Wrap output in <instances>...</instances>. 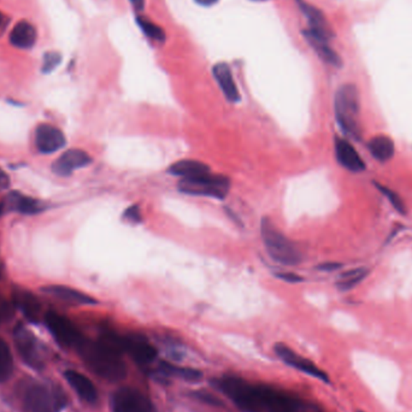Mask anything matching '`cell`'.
<instances>
[{"label":"cell","instance_id":"25","mask_svg":"<svg viewBox=\"0 0 412 412\" xmlns=\"http://www.w3.org/2000/svg\"><path fill=\"white\" fill-rule=\"evenodd\" d=\"M159 373L164 376H174V378L186 380V381H198L201 378V373L199 370L182 368V366H174L168 362H161Z\"/></svg>","mask_w":412,"mask_h":412},{"label":"cell","instance_id":"16","mask_svg":"<svg viewBox=\"0 0 412 412\" xmlns=\"http://www.w3.org/2000/svg\"><path fill=\"white\" fill-rule=\"evenodd\" d=\"M336 157L340 166L352 173H361L366 170V163L348 140L336 138Z\"/></svg>","mask_w":412,"mask_h":412},{"label":"cell","instance_id":"6","mask_svg":"<svg viewBox=\"0 0 412 412\" xmlns=\"http://www.w3.org/2000/svg\"><path fill=\"white\" fill-rule=\"evenodd\" d=\"M231 189V181L223 175H212L206 173L194 178L181 179L179 189L191 196H203L215 199H224Z\"/></svg>","mask_w":412,"mask_h":412},{"label":"cell","instance_id":"41","mask_svg":"<svg viewBox=\"0 0 412 412\" xmlns=\"http://www.w3.org/2000/svg\"><path fill=\"white\" fill-rule=\"evenodd\" d=\"M254 1H264V0H254Z\"/></svg>","mask_w":412,"mask_h":412},{"label":"cell","instance_id":"4","mask_svg":"<svg viewBox=\"0 0 412 412\" xmlns=\"http://www.w3.org/2000/svg\"><path fill=\"white\" fill-rule=\"evenodd\" d=\"M243 412H262L259 386L251 385L243 378L223 376L212 381Z\"/></svg>","mask_w":412,"mask_h":412},{"label":"cell","instance_id":"7","mask_svg":"<svg viewBox=\"0 0 412 412\" xmlns=\"http://www.w3.org/2000/svg\"><path fill=\"white\" fill-rule=\"evenodd\" d=\"M24 405L28 412H59L66 406V398L58 387L33 385L24 396Z\"/></svg>","mask_w":412,"mask_h":412},{"label":"cell","instance_id":"17","mask_svg":"<svg viewBox=\"0 0 412 412\" xmlns=\"http://www.w3.org/2000/svg\"><path fill=\"white\" fill-rule=\"evenodd\" d=\"M212 75L215 77L216 82L220 86L221 91L224 96L231 103H239L241 99L238 86L235 84L233 73L227 63H217L212 68Z\"/></svg>","mask_w":412,"mask_h":412},{"label":"cell","instance_id":"12","mask_svg":"<svg viewBox=\"0 0 412 412\" xmlns=\"http://www.w3.org/2000/svg\"><path fill=\"white\" fill-rule=\"evenodd\" d=\"M14 339L21 358L33 369H43L44 361L39 352L38 341L31 331H27L24 326H17L14 333Z\"/></svg>","mask_w":412,"mask_h":412},{"label":"cell","instance_id":"31","mask_svg":"<svg viewBox=\"0 0 412 412\" xmlns=\"http://www.w3.org/2000/svg\"><path fill=\"white\" fill-rule=\"evenodd\" d=\"M62 61V56L58 52H47L44 56L43 71L44 73H51L56 69L59 63Z\"/></svg>","mask_w":412,"mask_h":412},{"label":"cell","instance_id":"35","mask_svg":"<svg viewBox=\"0 0 412 412\" xmlns=\"http://www.w3.org/2000/svg\"><path fill=\"white\" fill-rule=\"evenodd\" d=\"M341 264L340 263H323L318 266V269L323 270V271H331V270L339 269Z\"/></svg>","mask_w":412,"mask_h":412},{"label":"cell","instance_id":"26","mask_svg":"<svg viewBox=\"0 0 412 412\" xmlns=\"http://www.w3.org/2000/svg\"><path fill=\"white\" fill-rule=\"evenodd\" d=\"M306 39V41L310 44V46L316 51V54L320 56L321 59H323L324 62L331 64V66H336V68H341L343 61H341L339 54H336V51L329 46V44L322 43V41H318V40H315V39Z\"/></svg>","mask_w":412,"mask_h":412},{"label":"cell","instance_id":"10","mask_svg":"<svg viewBox=\"0 0 412 412\" xmlns=\"http://www.w3.org/2000/svg\"><path fill=\"white\" fill-rule=\"evenodd\" d=\"M111 408L114 412H157L145 394L131 387L116 391L111 398Z\"/></svg>","mask_w":412,"mask_h":412},{"label":"cell","instance_id":"8","mask_svg":"<svg viewBox=\"0 0 412 412\" xmlns=\"http://www.w3.org/2000/svg\"><path fill=\"white\" fill-rule=\"evenodd\" d=\"M45 323L54 340L61 346L76 348L77 345L84 340V336L79 329L66 317L57 312H47L45 315Z\"/></svg>","mask_w":412,"mask_h":412},{"label":"cell","instance_id":"9","mask_svg":"<svg viewBox=\"0 0 412 412\" xmlns=\"http://www.w3.org/2000/svg\"><path fill=\"white\" fill-rule=\"evenodd\" d=\"M297 4L308 19V29L303 31L305 38L315 39L322 43L329 44L334 36V33L323 12L316 6L308 4L305 0H297Z\"/></svg>","mask_w":412,"mask_h":412},{"label":"cell","instance_id":"32","mask_svg":"<svg viewBox=\"0 0 412 412\" xmlns=\"http://www.w3.org/2000/svg\"><path fill=\"white\" fill-rule=\"evenodd\" d=\"M124 218L133 224L141 223L143 222V215L140 210L139 205H131L124 211Z\"/></svg>","mask_w":412,"mask_h":412},{"label":"cell","instance_id":"14","mask_svg":"<svg viewBox=\"0 0 412 412\" xmlns=\"http://www.w3.org/2000/svg\"><path fill=\"white\" fill-rule=\"evenodd\" d=\"M66 143L63 131L51 124H40L35 131V144L41 154H54L64 147Z\"/></svg>","mask_w":412,"mask_h":412},{"label":"cell","instance_id":"20","mask_svg":"<svg viewBox=\"0 0 412 412\" xmlns=\"http://www.w3.org/2000/svg\"><path fill=\"white\" fill-rule=\"evenodd\" d=\"M43 292L54 296L61 301L71 303V304L96 305L98 303L94 298L89 297L86 293L71 288V287H66V286H47V287H44Z\"/></svg>","mask_w":412,"mask_h":412},{"label":"cell","instance_id":"30","mask_svg":"<svg viewBox=\"0 0 412 412\" xmlns=\"http://www.w3.org/2000/svg\"><path fill=\"white\" fill-rule=\"evenodd\" d=\"M374 185L378 187V191L387 198V201L391 203V205L393 206L396 210H397L401 215H405L406 213V206H405V203L403 201L399 194L392 191V189H388L387 186L380 185L378 182H374Z\"/></svg>","mask_w":412,"mask_h":412},{"label":"cell","instance_id":"5","mask_svg":"<svg viewBox=\"0 0 412 412\" xmlns=\"http://www.w3.org/2000/svg\"><path fill=\"white\" fill-rule=\"evenodd\" d=\"M99 340L121 355L128 353L140 366H149L157 358V350L149 343V340L138 334L122 336L114 331H106L101 334Z\"/></svg>","mask_w":412,"mask_h":412},{"label":"cell","instance_id":"27","mask_svg":"<svg viewBox=\"0 0 412 412\" xmlns=\"http://www.w3.org/2000/svg\"><path fill=\"white\" fill-rule=\"evenodd\" d=\"M369 275V269L366 268H357V269L348 270L346 273L340 275L339 280L336 281V287L340 291H348L355 288Z\"/></svg>","mask_w":412,"mask_h":412},{"label":"cell","instance_id":"29","mask_svg":"<svg viewBox=\"0 0 412 412\" xmlns=\"http://www.w3.org/2000/svg\"><path fill=\"white\" fill-rule=\"evenodd\" d=\"M136 22L141 28V31L149 36L154 39L156 41H164L166 40V31L162 28L151 22L150 19H144V17H136Z\"/></svg>","mask_w":412,"mask_h":412},{"label":"cell","instance_id":"24","mask_svg":"<svg viewBox=\"0 0 412 412\" xmlns=\"http://www.w3.org/2000/svg\"><path fill=\"white\" fill-rule=\"evenodd\" d=\"M368 150L378 162H388L396 154L393 140L386 135H378L368 143Z\"/></svg>","mask_w":412,"mask_h":412},{"label":"cell","instance_id":"36","mask_svg":"<svg viewBox=\"0 0 412 412\" xmlns=\"http://www.w3.org/2000/svg\"><path fill=\"white\" fill-rule=\"evenodd\" d=\"M9 185H10V180H9L8 175H6L3 170L0 169V187L6 189Z\"/></svg>","mask_w":412,"mask_h":412},{"label":"cell","instance_id":"11","mask_svg":"<svg viewBox=\"0 0 412 412\" xmlns=\"http://www.w3.org/2000/svg\"><path fill=\"white\" fill-rule=\"evenodd\" d=\"M262 412H299L303 408L298 398L273 388L269 386H259Z\"/></svg>","mask_w":412,"mask_h":412},{"label":"cell","instance_id":"22","mask_svg":"<svg viewBox=\"0 0 412 412\" xmlns=\"http://www.w3.org/2000/svg\"><path fill=\"white\" fill-rule=\"evenodd\" d=\"M4 206L9 210H15V211L21 212L24 215H34L44 208L40 201H35L31 197H26L19 192L10 193L6 197Z\"/></svg>","mask_w":412,"mask_h":412},{"label":"cell","instance_id":"43","mask_svg":"<svg viewBox=\"0 0 412 412\" xmlns=\"http://www.w3.org/2000/svg\"><path fill=\"white\" fill-rule=\"evenodd\" d=\"M361 412H362V411H361Z\"/></svg>","mask_w":412,"mask_h":412},{"label":"cell","instance_id":"42","mask_svg":"<svg viewBox=\"0 0 412 412\" xmlns=\"http://www.w3.org/2000/svg\"><path fill=\"white\" fill-rule=\"evenodd\" d=\"M0 317H1V315H0Z\"/></svg>","mask_w":412,"mask_h":412},{"label":"cell","instance_id":"19","mask_svg":"<svg viewBox=\"0 0 412 412\" xmlns=\"http://www.w3.org/2000/svg\"><path fill=\"white\" fill-rule=\"evenodd\" d=\"M12 298H14V304L16 305V308H19L22 311L26 318L31 321V323H38L41 305L34 294L26 289L17 288L14 291Z\"/></svg>","mask_w":412,"mask_h":412},{"label":"cell","instance_id":"33","mask_svg":"<svg viewBox=\"0 0 412 412\" xmlns=\"http://www.w3.org/2000/svg\"><path fill=\"white\" fill-rule=\"evenodd\" d=\"M194 397L199 399V401H204L206 404L210 405H221V403L217 398L213 397L212 394L208 393V392H204V391H198V392H193Z\"/></svg>","mask_w":412,"mask_h":412},{"label":"cell","instance_id":"21","mask_svg":"<svg viewBox=\"0 0 412 412\" xmlns=\"http://www.w3.org/2000/svg\"><path fill=\"white\" fill-rule=\"evenodd\" d=\"M10 43L22 50L31 49L36 43V31L34 26L26 21L19 22L10 33Z\"/></svg>","mask_w":412,"mask_h":412},{"label":"cell","instance_id":"3","mask_svg":"<svg viewBox=\"0 0 412 412\" xmlns=\"http://www.w3.org/2000/svg\"><path fill=\"white\" fill-rule=\"evenodd\" d=\"M261 233L268 253L275 262L283 266H298L303 254L297 245L282 233L268 217H263Z\"/></svg>","mask_w":412,"mask_h":412},{"label":"cell","instance_id":"13","mask_svg":"<svg viewBox=\"0 0 412 412\" xmlns=\"http://www.w3.org/2000/svg\"><path fill=\"white\" fill-rule=\"evenodd\" d=\"M275 352L278 353V357L289 366H292L294 369L303 371L305 374L310 375L312 378H318L321 381L329 382L328 375L322 371L320 368H317L311 361L303 358L301 356L296 353L294 351L291 350L289 347L286 346L283 343H278L275 346Z\"/></svg>","mask_w":412,"mask_h":412},{"label":"cell","instance_id":"34","mask_svg":"<svg viewBox=\"0 0 412 412\" xmlns=\"http://www.w3.org/2000/svg\"><path fill=\"white\" fill-rule=\"evenodd\" d=\"M276 276L278 278H281L283 281L291 282V283H294V282L303 281V278L298 276L297 273H276Z\"/></svg>","mask_w":412,"mask_h":412},{"label":"cell","instance_id":"37","mask_svg":"<svg viewBox=\"0 0 412 412\" xmlns=\"http://www.w3.org/2000/svg\"><path fill=\"white\" fill-rule=\"evenodd\" d=\"M197 4L201 5V6H212V5H215L218 0H194Z\"/></svg>","mask_w":412,"mask_h":412},{"label":"cell","instance_id":"2","mask_svg":"<svg viewBox=\"0 0 412 412\" xmlns=\"http://www.w3.org/2000/svg\"><path fill=\"white\" fill-rule=\"evenodd\" d=\"M336 122L343 133L352 139H361V96L357 86L345 84L340 86L334 98Z\"/></svg>","mask_w":412,"mask_h":412},{"label":"cell","instance_id":"1","mask_svg":"<svg viewBox=\"0 0 412 412\" xmlns=\"http://www.w3.org/2000/svg\"><path fill=\"white\" fill-rule=\"evenodd\" d=\"M79 355L94 374L111 382L122 381L127 376V368L121 353L101 340L92 341L84 338L76 347Z\"/></svg>","mask_w":412,"mask_h":412},{"label":"cell","instance_id":"28","mask_svg":"<svg viewBox=\"0 0 412 412\" xmlns=\"http://www.w3.org/2000/svg\"><path fill=\"white\" fill-rule=\"evenodd\" d=\"M14 370V359L8 343L0 338V383L8 381Z\"/></svg>","mask_w":412,"mask_h":412},{"label":"cell","instance_id":"40","mask_svg":"<svg viewBox=\"0 0 412 412\" xmlns=\"http://www.w3.org/2000/svg\"><path fill=\"white\" fill-rule=\"evenodd\" d=\"M0 26H1V15H0Z\"/></svg>","mask_w":412,"mask_h":412},{"label":"cell","instance_id":"39","mask_svg":"<svg viewBox=\"0 0 412 412\" xmlns=\"http://www.w3.org/2000/svg\"><path fill=\"white\" fill-rule=\"evenodd\" d=\"M4 203H3V204H0V216H1V213H3V211H4Z\"/></svg>","mask_w":412,"mask_h":412},{"label":"cell","instance_id":"15","mask_svg":"<svg viewBox=\"0 0 412 412\" xmlns=\"http://www.w3.org/2000/svg\"><path fill=\"white\" fill-rule=\"evenodd\" d=\"M92 162V159L86 151L80 149H71L59 157L52 164V170L54 174L59 176H69L74 170L80 169L84 166H89Z\"/></svg>","mask_w":412,"mask_h":412},{"label":"cell","instance_id":"38","mask_svg":"<svg viewBox=\"0 0 412 412\" xmlns=\"http://www.w3.org/2000/svg\"><path fill=\"white\" fill-rule=\"evenodd\" d=\"M131 1V5L134 6L135 9H138V10H143L145 8V0H129Z\"/></svg>","mask_w":412,"mask_h":412},{"label":"cell","instance_id":"18","mask_svg":"<svg viewBox=\"0 0 412 412\" xmlns=\"http://www.w3.org/2000/svg\"><path fill=\"white\" fill-rule=\"evenodd\" d=\"M64 378L82 401H87L89 404H94L98 401L96 388L87 376L75 370H68L64 373Z\"/></svg>","mask_w":412,"mask_h":412},{"label":"cell","instance_id":"23","mask_svg":"<svg viewBox=\"0 0 412 412\" xmlns=\"http://www.w3.org/2000/svg\"><path fill=\"white\" fill-rule=\"evenodd\" d=\"M168 173L181 179L194 178L198 175L210 173V168L208 164L199 162V161L185 159V161L174 163L173 166H169Z\"/></svg>","mask_w":412,"mask_h":412}]
</instances>
